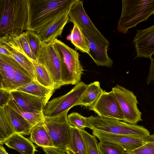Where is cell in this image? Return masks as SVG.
Instances as JSON below:
<instances>
[{"label": "cell", "instance_id": "obj_12", "mask_svg": "<svg viewBox=\"0 0 154 154\" xmlns=\"http://www.w3.org/2000/svg\"><path fill=\"white\" fill-rule=\"evenodd\" d=\"M92 134L100 141L116 143L122 147L125 152L132 151L151 141L154 134L145 137H137L107 133L96 130H92Z\"/></svg>", "mask_w": 154, "mask_h": 154}, {"label": "cell", "instance_id": "obj_18", "mask_svg": "<svg viewBox=\"0 0 154 154\" xmlns=\"http://www.w3.org/2000/svg\"><path fill=\"white\" fill-rule=\"evenodd\" d=\"M10 92L13 99L21 108L28 112L33 113L44 112L50 98L39 97L16 90Z\"/></svg>", "mask_w": 154, "mask_h": 154}, {"label": "cell", "instance_id": "obj_11", "mask_svg": "<svg viewBox=\"0 0 154 154\" xmlns=\"http://www.w3.org/2000/svg\"><path fill=\"white\" fill-rule=\"evenodd\" d=\"M88 109L94 111L99 116L124 121L123 113L112 90L107 92L102 90L96 102Z\"/></svg>", "mask_w": 154, "mask_h": 154}, {"label": "cell", "instance_id": "obj_29", "mask_svg": "<svg viewBox=\"0 0 154 154\" xmlns=\"http://www.w3.org/2000/svg\"><path fill=\"white\" fill-rule=\"evenodd\" d=\"M98 148L100 154H125V151L120 146L113 143L100 141Z\"/></svg>", "mask_w": 154, "mask_h": 154}, {"label": "cell", "instance_id": "obj_25", "mask_svg": "<svg viewBox=\"0 0 154 154\" xmlns=\"http://www.w3.org/2000/svg\"><path fill=\"white\" fill-rule=\"evenodd\" d=\"M54 90L46 87L37 81L33 80L30 82L18 88L15 90L25 92L39 97L50 98Z\"/></svg>", "mask_w": 154, "mask_h": 154}, {"label": "cell", "instance_id": "obj_27", "mask_svg": "<svg viewBox=\"0 0 154 154\" xmlns=\"http://www.w3.org/2000/svg\"><path fill=\"white\" fill-rule=\"evenodd\" d=\"M15 133L11 124L3 107H0V144Z\"/></svg>", "mask_w": 154, "mask_h": 154}, {"label": "cell", "instance_id": "obj_40", "mask_svg": "<svg viewBox=\"0 0 154 154\" xmlns=\"http://www.w3.org/2000/svg\"><path fill=\"white\" fill-rule=\"evenodd\" d=\"M67 154H75L69 150H67L65 152Z\"/></svg>", "mask_w": 154, "mask_h": 154}, {"label": "cell", "instance_id": "obj_20", "mask_svg": "<svg viewBox=\"0 0 154 154\" xmlns=\"http://www.w3.org/2000/svg\"><path fill=\"white\" fill-rule=\"evenodd\" d=\"M3 107L15 133L22 135H30L32 127L30 123L8 104Z\"/></svg>", "mask_w": 154, "mask_h": 154}, {"label": "cell", "instance_id": "obj_38", "mask_svg": "<svg viewBox=\"0 0 154 154\" xmlns=\"http://www.w3.org/2000/svg\"><path fill=\"white\" fill-rule=\"evenodd\" d=\"M0 54L11 57V54L3 44L0 43Z\"/></svg>", "mask_w": 154, "mask_h": 154}, {"label": "cell", "instance_id": "obj_36", "mask_svg": "<svg viewBox=\"0 0 154 154\" xmlns=\"http://www.w3.org/2000/svg\"><path fill=\"white\" fill-rule=\"evenodd\" d=\"M150 60L149 72L146 79L147 85L149 84L154 81V58L152 57Z\"/></svg>", "mask_w": 154, "mask_h": 154}, {"label": "cell", "instance_id": "obj_4", "mask_svg": "<svg viewBox=\"0 0 154 154\" xmlns=\"http://www.w3.org/2000/svg\"><path fill=\"white\" fill-rule=\"evenodd\" d=\"M53 43L61 61L62 86L76 85L80 82L84 71L80 63L79 53L57 38Z\"/></svg>", "mask_w": 154, "mask_h": 154}, {"label": "cell", "instance_id": "obj_7", "mask_svg": "<svg viewBox=\"0 0 154 154\" xmlns=\"http://www.w3.org/2000/svg\"><path fill=\"white\" fill-rule=\"evenodd\" d=\"M68 111L55 116H45L44 124L54 147L65 152L70 139L72 126L67 119Z\"/></svg>", "mask_w": 154, "mask_h": 154}, {"label": "cell", "instance_id": "obj_34", "mask_svg": "<svg viewBox=\"0 0 154 154\" xmlns=\"http://www.w3.org/2000/svg\"><path fill=\"white\" fill-rule=\"evenodd\" d=\"M125 154H154V138L137 149Z\"/></svg>", "mask_w": 154, "mask_h": 154}, {"label": "cell", "instance_id": "obj_31", "mask_svg": "<svg viewBox=\"0 0 154 154\" xmlns=\"http://www.w3.org/2000/svg\"><path fill=\"white\" fill-rule=\"evenodd\" d=\"M87 118L77 112H73L67 116L70 124L81 131L84 130L86 127L88 128Z\"/></svg>", "mask_w": 154, "mask_h": 154}, {"label": "cell", "instance_id": "obj_28", "mask_svg": "<svg viewBox=\"0 0 154 154\" xmlns=\"http://www.w3.org/2000/svg\"><path fill=\"white\" fill-rule=\"evenodd\" d=\"M31 61L35 70L36 81L46 87L55 90L54 83L45 67L38 61Z\"/></svg>", "mask_w": 154, "mask_h": 154}, {"label": "cell", "instance_id": "obj_14", "mask_svg": "<svg viewBox=\"0 0 154 154\" xmlns=\"http://www.w3.org/2000/svg\"><path fill=\"white\" fill-rule=\"evenodd\" d=\"M69 10L61 13L37 29L36 32L42 42H52L61 35L64 26L69 22Z\"/></svg>", "mask_w": 154, "mask_h": 154}, {"label": "cell", "instance_id": "obj_8", "mask_svg": "<svg viewBox=\"0 0 154 154\" xmlns=\"http://www.w3.org/2000/svg\"><path fill=\"white\" fill-rule=\"evenodd\" d=\"M82 82L75 85L65 94L48 101L44 111L47 117L58 116L76 106L88 87Z\"/></svg>", "mask_w": 154, "mask_h": 154}, {"label": "cell", "instance_id": "obj_15", "mask_svg": "<svg viewBox=\"0 0 154 154\" xmlns=\"http://www.w3.org/2000/svg\"><path fill=\"white\" fill-rule=\"evenodd\" d=\"M87 38L89 47L88 54L98 66H112L113 61L107 54V49L109 43H107L91 33L82 30Z\"/></svg>", "mask_w": 154, "mask_h": 154}, {"label": "cell", "instance_id": "obj_13", "mask_svg": "<svg viewBox=\"0 0 154 154\" xmlns=\"http://www.w3.org/2000/svg\"><path fill=\"white\" fill-rule=\"evenodd\" d=\"M83 1L77 0L69 12V22L75 23L82 30L88 31L107 43L108 40L102 34L92 22L86 13Z\"/></svg>", "mask_w": 154, "mask_h": 154}, {"label": "cell", "instance_id": "obj_3", "mask_svg": "<svg viewBox=\"0 0 154 154\" xmlns=\"http://www.w3.org/2000/svg\"><path fill=\"white\" fill-rule=\"evenodd\" d=\"M152 15H154V0H122L117 30L125 34L129 29L148 20Z\"/></svg>", "mask_w": 154, "mask_h": 154}, {"label": "cell", "instance_id": "obj_23", "mask_svg": "<svg viewBox=\"0 0 154 154\" xmlns=\"http://www.w3.org/2000/svg\"><path fill=\"white\" fill-rule=\"evenodd\" d=\"M67 149L75 154H87L86 143L80 130L72 126Z\"/></svg>", "mask_w": 154, "mask_h": 154}, {"label": "cell", "instance_id": "obj_10", "mask_svg": "<svg viewBox=\"0 0 154 154\" xmlns=\"http://www.w3.org/2000/svg\"><path fill=\"white\" fill-rule=\"evenodd\" d=\"M123 113L124 122L137 124L142 121L141 112L138 109V101L133 92L122 86L116 85L112 88Z\"/></svg>", "mask_w": 154, "mask_h": 154}, {"label": "cell", "instance_id": "obj_16", "mask_svg": "<svg viewBox=\"0 0 154 154\" xmlns=\"http://www.w3.org/2000/svg\"><path fill=\"white\" fill-rule=\"evenodd\" d=\"M0 43L3 44L11 54V57L20 64L30 74L34 80H36L34 67L31 60L21 46L17 36L0 38Z\"/></svg>", "mask_w": 154, "mask_h": 154}, {"label": "cell", "instance_id": "obj_6", "mask_svg": "<svg viewBox=\"0 0 154 154\" xmlns=\"http://www.w3.org/2000/svg\"><path fill=\"white\" fill-rule=\"evenodd\" d=\"M88 128L116 134L137 137L150 135L149 131L142 126L131 124L119 120L98 116L87 117Z\"/></svg>", "mask_w": 154, "mask_h": 154}, {"label": "cell", "instance_id": "obj_2", "mask_svg": "<svg viewBox=\"0 0 154 154\" xmlns=\"http://www.w3.org/2000/svg\"><path fill=\"white\" fill-rule=\"evenodd\" d=\"M77 0H28V30L36 32L61 13L70 10Z\"/></svg>", "mask_w": 154, "mask_h": 154}, {"label": "cell", "instance_id": "obj_37", "mask_svg": "<svg viewBox=\"0 0 154 154\" xmlns=\"http://www.w3.org/2000/svg\"><path fill=\"white\" fill-rule=\"evenodd\" d=\"M47 154H67L63 150L56 147H48L43 148Z\"/></svg>", "mask_w": 154, "mask_h": 154}, {"label": "cell", "instance_id": "obj_17", "mask_svg": "<svg viewBox=\"0 0 154 154\" xmlns=\"http://www.w3.org/2000/svg\"><path fill=\"white\" fill-rule=\"evenodd\" d=\"M136 55L135 58L150 59L154 54V25L147 28L137 30L133 41Z\"/></svg>", "mask_w": 154, "mask_h": 154}, {"label": "cell", "instance_id": "obj_19", "mask_svg": "<svg viewBox=\"0 0 154 154\" xmlns=\"http://www.w3.org/2000/svg\"><path fill=\"white\" fill-rule=\"evenodd\" d=\"M4 144L9 148L17 150L21 154H35L36 151L32 142L18 133L13 134Z\"/></svg>", "mask_w": 154, "mask_h": 154}, {"label": "cell", "instance_id": "obj_24", "mask_svg": "<svg viewBox=\"0 0 154 154\" xmlns=\"http://www.w3.org/2000/svg\"><path fill=\"white\" fill-rule=\"evenodd\" d=\"M66 39L71 41L76 49L88 54L89 47L88 40L81 29L75 23L73 24L71 33Z\"/></svg>", "mask_w": 154, "mask_h": 154}, {"label": "cell", "instance_id": "obj_9", "mask_svg": "<svg viewBox=\"0 0 154 154\" xmlns=\"http://www.w3.org/2000/svg\"><path fill=\"white\" fill-rule=\"evenodd\" d=\"M37 60L47 70L54 83L55 89L62 86L61 61L53 42H41Z\"/></svg>", "mask_w": 154, "mask_h": 154}, {"label": "cell", "instance_id": "obj_32", "mask_svg": "<svg viewBox=\"0 0 154 154\" xmlns=\"http://www.w3.org/2000/svg\"><path fill=\"white\" fill-rule=\"evenodd\" d=\"M25 32L28 37L31 48L37 59L42 42L35 32L28 30Z\"/></svg>", "mask_w": 154, "mask_h": 154}, {"label": "cell", "instance_id": "obj_35", "mask_svg": "<svg viewBox=\"0 0 154 154\" xmlns=\"http://www.w3.org/2000/svg\"><path fill=\"white\" fill-rule=\"evenodd\" d=\"M11 97L10 91L0 89V107L7 105Z\"/></svg>", "mask_w": 154, "mask_h": 154}, {"label": "cell", "instance_id": "obj_26", "mask_svg": "<svg viewBox=\"0 0 154 154\" xmlns=\"http://www.w3.org/2000/svg\"><path fill=\"white\" fill-rule=\"evenodd\" d=\"M8 105L26 119L32 127L44 122L45 115L44 112L35 113L28 112L24 110L18 105L12 97Z\"/></svg>", "mask_w": 154, "mask_h": 154}, {"label": "cell", "instance_id": "obj_21", "mask_svg": "<svg viewBox=\"0 0 154 154\" xmlns=\"http://www.w3.org/2000/svg\"><path fill=\"white\" fill-rule=\"evenodd\" d=\"M30 139L32 142L42 148L54 147L51 138L45 128L44 122L32 127Z\"/></svg>", "mask_w": 154, "mask_h": 154}, {"label": "cell", "instance_id": "obj_30", "mask_svg": "<svg viewBox=\"0 0 154 154\" xmlns=\"http://www.w3.org/2000/svg\"><path fill=\"white\" fill-rule=\"evenodd\" d=\"M80 131L86 143L87 154H100L96 137L89 134L85 130Z\"/></svg>", "mask_w": 154, "mask_h": 154}, {"label": "cell", "instance_id": "obj_39", "mask_svg": "<svg viewBox=\"0 0 154 154\" xmlns=\"http://www.w3.org/2000/svg\"><path fill=\"white\" fill-rule=\"evenodd\" d=\"M0 154H9L6 151L3 145L0 144Z\"/></svg>", "mask_w": 154, "mask_h": 154}, {"label": "cell", "instance_id": "obj_1", "mask_svg": "<svg viewBox=\"0 0 154 154\" xmlns=\"http://www.w3.org/2000/svg\"><path fill=\"white\" fill-rule=\"evenodd\" d=\"M28 0H0V38L28 30Z\"/></svg>", "mask_w": 154, "mask_h": 154}, {"label": "cell", "instance_id": "obj_22", "mask_svg": "<svg viewBox=\"0 0 154 154\" xmlns=\"http://www.w3.org/2000/svg\"><path fill=\"white\" fill-rule=\"evenodd\" d=\"M102 89L98 81H94L88 85V87L76 104L85 106L88 108L93 106L96 102L102 93Z\"/></svg>", "mask_w": 154, "mask_h": 154}, {"label": "cell", "instance_id": "obj_5", "mask_svg": "<svg viewBox=\"0 0 154 154\" xmlns=\"http://www.w3.org/2000/svg\"><path fill=\"white\" fill-rule=\"evenodd\" d=\"M0 89L11 91L33 80L29 73L12 57L0 54Z\"/></svg>", "mask_w": 154, "mask_h": 154}, {"label": "cell", "instance_id": "obj_33", "mask_svg": "<svg viewBox=\"0 0 154 154\" xmlns=\"http://www.w3.org/2000/svg\"><path fill=\"white\" fill-rule=\"evenodd\" d=\"M20 45L23 50L31 60L38 61L30 46L26 32L17 36Z\"/></svg>", "mask_w": 154, "mask_h": 154}]
</instances>
